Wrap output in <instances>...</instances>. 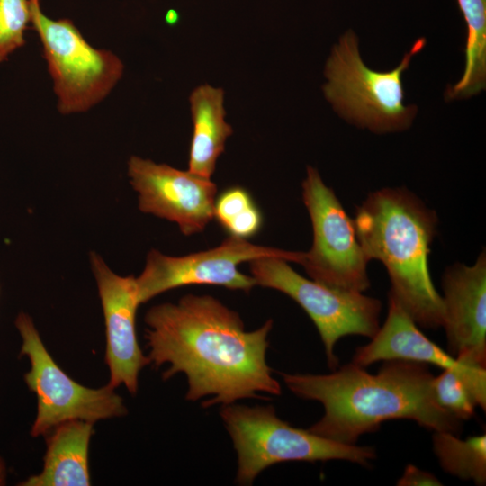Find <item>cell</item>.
I'll return each mask as SVG.
<instances>
[{"mask_svg":"<svg viewBox=\"0 0 486 486\" xmlns=\"http://www.w3.org/2000/svg\"><path fill=\"white\" fill-rule=\"evenodd\" d=\"M426 39L420 38L404 55L400 65L391 71L368 68L358 50V39L349 30L331 50L327 60L323 86L326 99L347 122L375 133L409 128L418 112L415 104L405 105L403 72L414 55L420 52Z\"/></svg>","mask_w":486,"mask_h":486,"instance_id":"277c9868","label":"cell"},{"mask_svg":"<svg viewBox=\"0 0 486 486\" xmlns=\"http://www.w3.org/2000/svg\"><path fill=\"white\" fill-rule=\"evenodd\" d=\"M302 199L311 220L313 242L309 251H297L295 263L312 280L327 286L359 292L367 290L369 259L357 239L354 220L318 170L310 166L302 182Z\"/></svg>","mask_w":486,"mask_h":486,"instance_id":"ba28073f","label":"cell"},{"mask_svg":"<svg viewBox=\"0 0 486 486\" xmlns=\"http://www.w3.org/2000/svg\"><path fill=\"white\" fill-rule=\"evenodd\" d=\"M220 417L238 455L236 482L250 485L269 466L284 462L343 460L368 466L373 446L342 444L281 419L274 406L223 405Z\"/></svg>","mask_w":486,"mask_h":486,"instance_id":"5b68a950","label":"cell"},{"mask_svg":"<svg viewBox=\"0 0 486 486\" xmlns=\"http://www.w3.org/2000/svg\"><path fill=\"white\" fill-rule=\"evenodd\" d=\"M447 346L458 361L486 368V256L471 266L455 264L443 276Z\"/></svg>","mask_w":486,"mask_h":486,"instance_id":"5bb4252c","label":"cell"},{"mask_svg":"<svg viewBox=\"0 0 486 486\" xmlns=\"http://www.w3.org/2000/svg\"><path fill=\"white\" fill-rule=\"evenodd\" d=\"M145 321L148 358L156 367L169 364L167 380L187 377L185 399L207 408L228 405L262 393L278 396L282 388L266 362L268 320L248 331L235 310L210 295L187 294L177 303L152 307Z\"/></svg>","mask_w":486,"mask_h":486,"instance_id":"6da1fadb","label":"cell"},{"mask_svg":"<svg viewBox=\"0 0 486 486\" xmlns=\"http://www.w3.org/2000/svg\"><path fill=\"white\" fill-rule=\"evenodd\" d=\"M214 218L230 236L244 239L257 234L263 223L251 195L239 186L228 188L216 198Z\"/></svg>","mask_w":486,"mask_h":486,"instance_id":"d6986e66","label":"cell"},{"mask_svg":"<svg viewBox=\"0 0 486 486\" xmlns=\"http://www.w3.org/2000/svg\"><path fill=\"white\" fill-rule=\"evenodd\" d=\"M467 27L465 66L461 79L446 91L447 100L469 98L486 85V0H457Z\"/></svg>","mask_w":486,"mask_h":486,"instance_id":"e0dca14e","label":"cell"},{"mask_svg":"<svg viewBox=\"0 0 486 486\" xmlns=\"http://www.w3.org/2000/svg\"><path fill=\"white\" fill-rule=\"evenodd\" d=\"M31 22L42 44L62 114L87 112L104 100L122 78L124 66L113 52L95 49L69 19L52 20L40 0H29Z\"/></svg>","mask_w":486,"mask_h":486,"instance_id":"8992f818","label":"cell"},{"mask_svg":"<svg viewBox=\"0 0 486 486\" xmlns=\"http://www.w3.org/2000/svg\"><path fill=\"white\" fill-rule=\"evenodd\" d=\"M432 388L438 404L460 420L470 419L477 407L464 379L457 372L444 369L434 376Z\"/></svg>","mask_w":486,"mask_h":486,"instance_id":"ffe728a7","label":"cell"},{"mask_svg":"<svg viewBox=\"0 0 486 486\" xmlns=\"http://www.w3.org/2000/svg\"><path fill=\"white\" fill-rule=\"evenodd\" d=\"M376 374L348 363L328 374H283L296 396L320 402L324 414L309 429L325 438L354 445L391 419H410L436 431L459 436L462 420L436 400L428 364L383 361Z\"/></svg>","mask_w":486,"mask_h":486,"instance_id":"7a4b0ae2","label":"cell"},{"mask_svg":"<svg viewBox=\"0 0 486 486\" xmlns=\"http://www.w3.org/2000/svg\"><path fill=\"white\" fill-rule=\"evenodd\" d=\"M370 342L356 348L352 363L362 367L389 360L433 364L458 373L477 407L486 410V368L464 364L425 336L396 298L389 292L388 313Z\"/></svg>","mask_w":486,"mask_h":486,"instance_id":"4fadbf2b","label":"cell"},{"mask_svg":"<svg viewBox=\"0 0 486 486\" xmlns=\"http://www.w3.org/2000/svg\"><path fill=\"white\" fill-rule=\"evenodd\" d=\"M193 135L188 171L211 179L216 162L232 134L225 121L224 91L210 85L196 87L190 95Z\"/></svg>","mask_w":486,"mask_h":486,"instance_id":"9a60e30c","label":"cell"},{"mask_svg":"<svg viewBox=\"0 0 486 486\" xmlns=\"http://www.w3.org/2000/svg\"><path fill=\"white\" fill-rule=\"evenodd\" d=\"M295 251L255 245L230 236L216 248L183 256L158 250L148 252L145 267L135 278L140 304L171 289L190 284H211L249 292L256 282L239 271L243 262L275 256L293 262Z\"/></svg>","mask_w":486,"mask_h":486,"instance_id":"30bf717a","label":"cell"},{"mask_svg":"<svg viewBox=\"0 0 486 486\" xmlns=\"http://www.w3.org/2000/svg\"><path fill=\"white\" fill-rule=\"evenodd\" d=\"M354 224L367 258L385 266L389 292L415 323L423 328L442 327L443 299L428 263L437 224L434 211L404 188H383L357 208Z\"/></svg>","mask_w":486,"mask_h":486,"instance_id":"3957f363","label":"cell"},{"mask_svg":"<svg viewBox=\"0 0 486 486\" xmlns=\"http://www.w3.org/2000/svg\"><path fill=\"white\" fill-rule=\"evenodd\" d=\"M398 486H438L441 482L433 473L420 468L408 464L400 478L396 483Z\"/></svg>","mask_w":486,"mask_h":486,"instance_id":"7402d4cb","label":"cell"},{"mask_svg":"<svg viewBox=\"0 0 486 486\" xmlns=\"http://www.w3.org/2000/svg\"><path fill=\"white\" fill-rule=\"evenodd\" d=\"M15 325L22 338L21 354L28 356L32 364L24 379L38 399L31 431L33 436L45 435L66 421L94 423L127 412L122 399L108 384L101 389L86 388L64 373L46 350L27 314L20 313Z\"/></svg>","mask_w":486,"mask_h":486,"instance_id":"9c48e42d","label":"cell"},{"mask_svg":"<svg viewBox=\"0 0 486 486\" xmlns=\"http://www.w3.org/2000/svg\"><path fill=\"white\" fill-rule=\"evenodd\" d=\"M128 176L140 210L176 223L185 236L202 231L214 218L217 185L209 178L137 156L128 161Z\"/></svg>","mask_w":486,"mask_h":486,"instance_id":"8fae6325","label":"cell"},{"mask_svg":"<svg viewBox=\"0 0 486 486\" xmlns=\"http://www.w3.org/2000/svg\"><path fill=\"white\" fill-rule=\"evenodd\" d=\"M433 450L442 469L455 477L486 482V435L460 439L457 435L436 431L432 436Z\"/></svg>","mask_w":486,"mask_h":486,"instance_id":"ac0fdd59","label":"cell"},{"mask_svg":"<svg viewBox=\"0 0 486 486\" xmlns=\"http://www.w3.org/2000/svg\"><path fill=\"white\" fill-rule=\"evenodd\" d=\"M93 423L69 420L54 428L47 440L43 471L25 486H88V446Z\"/></svg>","mask_w":486,"mask_h":486,"instance_id":"2e32d148","label":"cell"},{"mask_svg":"<svg viewBox=\"0 0 486 486\" xmlns=\"http://www.w3.org/2000/svg\"><path fill=\"white\" fill-rule=\"evenodd\" d=\"M249 263L256 285L284 292L307 312L320 333L332 370L338 366L334 348L339 339L349 335L372 338L379 329L382 303L378 299L307 279L280 257H261Z\"/></svg>","mask_w":486,"mask_h":486,"instance_id":"52a82bcc","label":"cell"},{"mask_svg":"<svg viewBox=\"0 0 486 486\" xmlns=\"http://www.w3.org/2000/svg\"><path fill=\"white\" fill-rule=\"evenodd\" d=\"M4 481V470L2 462L0 461V484Z\"/></svg>","mask_w":486,"mask_h":486,"instance_id":"603a6c76","label":"cell"},{"mask_svg":"<svg viewBox=\"0 0 486 486\" xmlns=\"http://www.w3.org/2000/svg\"><path fill=\"white\" fill-rule=\"evenodd\" d=\"M31 22L29 0H0V62L25 44Z\"/></svg>","mask_w":486,"mask_h":486,"instance_id":"44dd1931","label":"cell"},{"mask_svg":"<svg viewBox=\"0 0 486 486\" xmlns=\"http://www.w3.org/2000/svg\"><path fill=\"white\" fill-rule=\"evenodd\" d=\"M90 261L104 316L105 362L111 375L108 385L114 389L124 384L135 394L140 371L150 364L137 339L136 311L140 302L135 277L118 275L95 252H91Z\"/></svg>","mask_w":486,"mask_h":486,"instance_id":"7c38bea8","label":"cell"}]
</instances>
